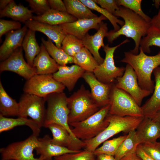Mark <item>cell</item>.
<instances>
[{
	"label": "cell",
	"mask_w": 160,
	"mask_h": 160,
	"mask_svg": "<svg viewBox=\"0 0 160 160\" xmlns=\"http://www.w3.org/2000/svg\"><path fill=\"white\" fill-rule=\"evenodd\" d=\"M114 15L122 18L124 24L117 31L111 30L108 32L106 37L108 42L112 43L121 35L130 38L134 41L135 47L130 51L134 54L137 55L142 37L146 35L151 26L150 23L130 9L122 6L119 7Z\"/></svg>",
	"instance_id": "1"
},
{
	"label": "cell",
	"mask_w": 160,
	"mask_h": 160,
	"mask_svg": "<svg viewBox=\"0 0 160 160\" xmlns=\"http://www.w3.org/2000/svg\"><path fill=\"white\" fill-rule=\"evenodd\" d=\"M135 55L130 51L124 52V57L120 61L130 65L135 71L139 86L142 89L153 92L155 84L151 78L154 70L160 65V52L157 55L149 56L141 49Z\"/></svg>",
	"instance_id": "2"
},
{
	"label": "cell",
	"mask_w": 160,
	"mask_h": 160,
	"mask_svg": "<svg viewBox=\"0 0 160 160\" xmlns=\"http://www.w3.org/2000/svg\"><path fill=\"white\" fill-rule=\"evenodd\" d=\"M144 117L120 116L109 113L106 118L108 126L95 137L84 141L86 143L84 150L93 152L100 144L116 134L121 132L128 134L136 130Z\"/></svg>",
	"instance_id": "3"
},
{
	"label": "cell",
	"mask_w": 160,
	"mask_h": 160,
	"mask_svg": "<svg viewBox=\"0 0 160 160\" xmlns=\"http://www.w3.org/2000/svg\"><path fill=\"white\" fill-rule=\"evenodd\" d=\"M67 98L63 92L50 94L44 98L47 103L44 127L51 123H56L65 128L77 143L84 147V142L76 138L73 133L68 122L69 111Z\"/></svg>",
	"instance_id": "4"
},
{
	"label": "cell",
	"mask_w": 160,
	"mask_h": 160,
	"mask_svg": "<svg viewBox=\"0 0 160 160\" xmlns=\"http://www.w3.org/2000/svg\"><path fill=\"white\" fill-rule=\"evenodd\" d=\"M67 103L69 111V124L85 120L101 108L91 92L86 89L83 84L68 97Z\"/></svg>",
	"instance_id": "5"
},
{
	"label": "cell",
	"mask_w": 160,
	"mask_h": 160,
	"mask_svg": "<svg viewBox=\"0 0 160 160\" xmlns=\"http://www.w3.org/2000/svg\"><path fill=\"white\" fill-rule=\"evenodd\" d=\"M110 107V104H108L85 120L70 124V126L73 127L71 130L73 135L83 141L97 136L108 125L106 118L109 113Z\"/></svg>",
	"instance_id": "6"
},
{
	"label": "cell",
	"mask_w": 160,
	"mask_h": 160,
	"mask_svg": "<svg viewBox=\"0 0 160 160\" xmlns=\"http://www.w3.org/2000/svg\"><path fill=\"white\" fill-rule=\"evenodd\" d=\"M109 114L120 116L144 117L141 107L133 98L123 90L114 85L110 97Z\"/></svg>",
	"instance_id": "7"
},
{
	"label": "cell",
	"mask_w": 160,
	"mask_h": 160,
	"mask_svg": "<svg viewBox=\"0 0 160 160\" xmlns=\"http://www.w3.org/2000/svg\"><path fill=\"white\" fill-rule=\"evenodd\" d=\"M129 41L126 39L118 45L110 47L108 44L103 47L105 57L103 62L95 69L93 73L101 82L108 84L115 83L116 79L122 76L125 71V67L116 66L114 59L115 50L121 45Z\"/></svg>",
	"instance_id": "8"
},
{
	"label": "cell",
	"mask_w": 160,
	"mask_h": 160,
	"mask_svg": "<svg viewBox=\"0 0 160 160\" xmlns=\"http://www.w3.org/2000/svg\"><path fill=\"white\" fill-rule=\"evenodd\" d=\"M39 144L38 136L32 134L24 140L1 148V160H39L35 157L33 152Z\"/></svg>",
	"instance_id": "9"
},
{
	"label": "cell",
	"mask_w": 160,
	"mask_h": 160,
	"mask_svg": "<svg viewBox=\"0 0 160 160\" xmlns=\"http://www.w3.org/2000/svg\"><path fill=\"white\" fill-rule=\"evenodd\" d=\"M65 88L52 74H36L26 80L23 90L24 92L44 98L53 93L63 92Z\"/></svg>",
	"instance_id": "10"
},
{
	"label": "cell",
	"mask_w": 160,
	"mask_h": 160,
	"mask_svg": "<svg viewBox=\"0 0 160 160\" xmlns=\"http://www.w3.org/2000/svg\"><path fill=\"white\" fill-rule=\"evenodd\" d=\"M46 102L44 98L24 92L18 102V117H29L41 128L44 127L46 111L45 106Z\"/></svg>",
	"instance_id": "11"
},
{
	"label": "cell",
	"mask_w": 160,
	"mask_h": 160,
	"mask_svg": "<svg viewBox=\"0 0 160 160\" xmlns=\"http://www.w3.org/2000/svg\"><path fill=\"white\" fill-rule=\"evenodd\" d=\"M115 85L129 94L140 106L144 98L151 94L149 91L143 89L139 86L137 74L132 67L128 64L125 67L123 75L116 79Z\"/></svg>",
	"instance_id": "12"
},
{
	"label": "cell",
	"mask_w": 160,
	"mask_h": 160,
	"mask_svg": "<svg viewBox=\"0 0 160 160\" xmlns=\"http://www.w3.org/2000/svg\"><path fill=\"white\" fill-rule=\"evenodd\" d=\"M14 72L27 80L36 74V69L30 66L24 60L22 47L15 50L0 64V72Z\"/></svg>",
	"instance_id": "13"
},
{
	"label": "cell",
	"mask_w": 160,
	"mask_h": 160,
	"mask_svg": "<svg viewBox=\"0 0 160 160\" xmlns=\"http://www.w3.org/2000/svg\"><path fill=\"white\" fill-rule=\"evenodd\" d=\"M82 78L91 89L93 97L101 108L110 104V97L115 83L108 84L99 81L93 72L85 71Z\"/></svg>",
	"instance_id": "14"
},
{
	"label": "cell",
	"mask_w": 160,
	"mask_h": 160,
	"mask_svg": "<svg viewBox=\"0 0 160 160\" xmlns=\"http://www.w3.org/2000/svg\"><path fill=\"white\" fill-rule=\"evenodd\" d=\"M103 15L99 17L87 19H79L74 22L60 25L66 34L73 35L82 40L88 31L91 29H99L101 23L107 20Z\"/></svg>",
	"instance_id": "15"
},
{
	"label": "cell",
	"mask_w": 160,
	"mask_h": 160,
	"mask_svg": "<svg viewBox=\"0 0 160 160\" xmlns=\"http://www.w3.org/2000/svg\"><path fill=\"white\" fill-rule=\"evenodd\" d=\"M107 23L102 21L97 32L93 35L87 33L82 40L84 47L91 52L99 65L103 62L104 59L100 55L99 50L101 47L105 46L104 39L106 37L108 33Z\"/></svg>",
	"instance_id": "16"
},
{
	"label": "cell",
	"mask_w": 160,
	"mask_h": 160,
	"mask_svg": "<svg viewBox=\"0 0 160 160\" xmlns=\"http://www.w3.org/2000/svg\"><path fill=\"white\" fill-rule=\"evenodd\" d=\"M136 129L140 144L155 142L160 137V122L152 118L144 117Z\"/></svg>",
	"instance_id": "17"
},
{
	"label": "cell",
	"mask_w": 160,
	"mask_h": 160,
	"mask_svg": "<svg viewBox=\"0 0 160 160\" xmlns=\"http://www.w3.org/2000/svg\"><path fill=\"white\" fill-rule=\"evenodd\" d=\"M51 139L48 135L39 138V145L35 149L37 154L40 155L38 158L39 160H52L53 157L67 153H76L81 150H72L67 147L54 144L51 142Z\"/></svg>",
	"instance_id": "18"
},
{
	"label": "cell",
	"mask_w": 160,
	"mask_h": 160,
	"mask_svg": "<svg viewBox=\"0 0 160 160\" xmlns=\"http://www.w3.org/2000/svg\"><path fill=\"white\" fill-rule=\"evenodd\" d=\"M25 24L29 29L43 33L53 41L57 47L61 48L62 42L67 34L60 25H52L33 19L26 21Z\"/></svg>",
	"instance_id": "19"
},
{
	"label": "cell",
	"mask_w": 160,
	"mask_h": 160,
	"mask_svg": "<svg viewBox=\"0 0 160 160\" xmlns=\"http://www.w3.org/2000/svg\"><path fill=\"white\" fill-rule=\"evenodd\" d=\"M27 31V27L25 25L19 29L7 33L0 47L1 61H2L7 59L15 50L22 47Z\"/></svg>",
	"instance_id": "20"
},
{
	"label": "cell",
	"mask_w": 160,
	"mask_h": 160,
	"mask_svg": "<svg viewBox=\"0 0 160 160\" xmlns=\"http://www.w3.org/2000/svg\"><path fill=\"white\" fill-rule=\"evenodd\" d=\"M85 72L75 64L70 66H60L58 70L53 74V76L56 80L64 85L69 92H71Z\"/></svg>",
	"instance_id": "21"
},
{
	"label": "cell",
	"mask_w": 160,
	"mask_h": 160,
	"mask_svg": "<svg viewBox=\"0 0 160 160\" xmlns=\"http://www.w3.org/2000/svg\"><path fill=\"white\" fill-rule=\"evenodd\" d=\"M44 127L51 131L52 135L51 142L52 143L74 151H80L83 148L74 141L68 131L62 126L53 123Z\"/></svg>",
	"instance_id": "22"
},
{
	"label": "cell",
	"mask_w": 160,
	"mask_h": 160,
	"mask_svg": "<svg viewBox=\"0 0 160 160\" xmlns=\"http://www.w3.org/2000/svg\"><path fill=\"white\" fill-rule=\"evenodd\" d=\"M155 77V87L153 95L141 107L144 117L152 118L160 111V67L153 72Z\"/></svg>",
	"instance_id": "23"
},
{
	"label": "cell",
	"mask_w": 160,
	"mask_h": 160,
	"mask_svg": "<svg viewBox=\"0 0 160 160\" xmlns=\"http://www.w3.org/2000/svg\"><path fill=\"white\" fill-rule=\"evenodd\" d=\"M41 50L35 58L33 67L36 70L37 74H53L58 70L60 65L51 57L42 43Z\"/></svg>",
	"instance_id": "24"
},
{
	"label": "cell",
	"mask_w": 160,
	"mask_h": 160,
	"mask_svg": "<svg viewBox=\"0 0 160 160\" xmlns=\"http://www.w3.org/2000/svg\"><path fill=\"white\" fill-rule=\"evenodd\" d=\"M33 12L21 4H17L13 0L4 9L0 10V17H7L14 21L25 23L33 18Z\"/></svg>",
	"instance_id": "25"
},
{
	"label": "cell",
	"mask_w": 160,
	"mask_h": 160,
	"mask_svg": "<svg viewBox=\"0 0 160 160\" xmlns=\"http://www.w3.org/2000/svg\"><path fill=\"white\" fill-rule=\"evenodd\" d=\"M23 125L28 126L32 131V134L38 137L41 128L32 119L18 117L17 118H9L0 115V132L11 129L15 127Z\"/></svg>",
	"instance_id": "26"
},
{
	"label": "cell",
	"mask_w": 160,
	"mask_h": 160,
	"mask_svg": "<svg viewBox=\"0 0 160 160\" xmlns=\"http://www.w3.org/2000/svg\"><path fill=\"white\" fill-rule=\"evenodd\" d=\"M32 19L52 25H59L72 22L78 20L67 12L58 11L51 9L42 15L33 16Z\"/></svg>",
	"instance_id": "27"
},
{
	"label": "cell",
	"mask_w": 160,
	"mask_h": 160,
	"mask_svg": "<svg viewBox=\"0 0 160 160\" xmlns=\"http://www.w3.org/2000/svg\"><path fill=\"white\" fill-rule=\"evenodd\" d=\"M35 32L28 29L23 39L22 47L24 51L27 62L33 67L34 60L41 50L36 41Z\"/></svg>",
	"instance_id": "28"
},
{
	"label": "cell",
	"mask_w": 160,
	"mask_h": 160,
	"mask_svg": "<svg viewBox=\"0 0 160 160\" xmlns=\"http://www.w3.org/2000/svg\"><path fill=\"white\" fill-rule=\"evenodd\" d=\"M19 105L5 90L0 81V115L4 116H18Z\"/></svg>",
	"instance_id": "29"
},
{
	"label": "cell",
	"mask_w": 160,
	"mask_h": 160,
	"mask_svg": "<svg viewBox=\"0 0 160 160\" xmlns=\"http://www.w3.org/2000/svg\"><path fill=\"white\" fill-rule=\"evenodd\" d=\"M67 12L79 19H87L98 17L80 0H63Z\"/></svg>",
	"instance_id": "30"
},
{
	"label": "cell",
	"mask_w": 160,
	"mask_h": 160,
	"mask_svg": "<svg viewBox=\"0 0 160 160\" xmlns=\"http://www.w3.org/2000/svg\"><path fill=\"white\" fill-rule=\"evenodd\" d=\"M140 144L137 137L135 130L130 131L120 144L114 156L117 160L124 157L136 153L138 146Z\"/></svg>",
	"instance_id": "31"
},
{
	"label": "cell",
	"mask_w": 160,
	"mask_h": 160,
	"mask_svg": "<svg viewBox=\"0 0 160 160\" xmlns=\"http://www.w3.org/2000/svg\"><path fill=\"white\" fill-rule=\"evenodd\" d=\"M41 41L50 55L60 66L73 63V57L67 54L61 48L55 45L50 39L48 38L46 40L42 38Z\"/></svg>",
	"instance_id": "32"
},
{
	"label": "cell",
	"mask_w": 160,
	"mask_h": 160,
	"mask_svg": "<svg viewBox=\"0 0 160 160\" xmlns=\"http://www.w3.org/2000/svg\"><path fill=\"white\" fill-rule=\"evenodd\" d=\"M73 57V63L85 71L93 72L99 65L89 51L84 47Z\"/></svg>",
	"instance_id": "33"
},
{
	"label": "cell",
	"mask_w": 160,
	"mask_h": 160,
	"mask_svg": "<svg viewBox=\"0 0 160 160\" xmlns=\"http://www.w3.org/2000/svg\"><path fill=\"white\" fill-rule=\"evenodd\" d=\"M153 46L160 47V30L151 26L146 35L141 39L139 49H141L145 53H150V47Z\"/></svg>",
	"instance_id": "34"
},
{
	"label": "cell",
	"mask_w": 160,
	"mask_h": 160,
	"mask_svg": "<svg viewBox=\"0 0 160 160\" xmlns=\"http://www.w3.org/2000/svg\"><path fill=\"white\" fill-rule=\"evenodd\" d=\"M80 1L91 10H95L105 17L109 20L113 25L114 28L113 30L114 31H117L120 28H121L118 24L121 26L124 25V21L118 19L117 17L99 6L93 0H80Z\"/></svg>",
	"instance_id": "35"
},
{
	"label": "cell",
	"mask_w": 160,
	"mask_h": 160,
	"mask_svg": "<svg viewBox=\"0 0 160 160\" xmlns=\"http://www.w3.org/2000/svg\"><path fill=\"white\" fill-rule=\"evenodd\" d=\"M84 47L82 40L70 34H67L62 43L61 48L72 57Z\"/></svg>",
	"instance_id": "36"
},
{
	"label": "cell",
	"mask_w": 160,
	"mask_h": 160,
	"mask_svg": "<svg viewBox=\"0 0 160 160\" xmlns=\"http://www.w3.org/2000/svg\"><path fill=\"white\" fill-rule=\"evenodd\" d=\"M127 135L121 136L111 140L104 141L102 145L97 148L93 153L95 156L105 154L114 156L119 146L124 140Z\"/></svg>",
	"instance_id": "37"
},
{
	"label": "cell",
	"mask_w": 160,
	"mask_h": 160,
	"mask_svg": "<svg viewBox=\"0 0 160 160\" xmlns=\"http://www.w3.org/2000/svg\"><path fill=\"white\" fill-rule=\"evenodd\" d=\"M141 0H116L119 7L122 6L128 8L138 15L147 22L150 23L151 18L145 14L141 7Z\"/></svg>",
	"instance_id": "38"
},
{
	"label": "cell",
	"mask_w": 160,
	"mask_h": 160,
	"mask_svg": "<svg viewBox=\"0 0 160 160\" xmlns=\"http://www.w3.org/2000/svg\"><path fill=\"white\" fill-rule=\"evenodd\" d=\"M93 152L85 150L74 153H66L54 157L57 160H95Z\"/></svg>",
	"instance_id": "39"
},
{
	"label": "cell",
	"mask_w": 160,
	"mask_h": 160,
	"mask_svg": "<svg viewBox=\"0 0 160 160\" xmlns=\"http://www.w3.org/2000/svg\"><path fill=\"white\" fill-rule=\"evenodd\" d=\"M31 10L37 15H43L50 9L47 0H26Z\"/></svg>",
	"instance_id": "40"
},
{
	"label": "cell",
	"mask_w": 160,
	"mask_h": 160,
	"mask_svg": "<svg viewBox=\"0 0 160 160\" xmlns=\"http://www.w3.org/2000/svg\"><path fill=\"white\" fill-rule=\"evenodd\" d=\"M144 151L154 160H160V142L156 141L141 144Z\"/></svg>",
	"instance_id": "41"
},
{
	"label": "cell",
	"mask_w": 160,
	"mask_h": 160,
	"mask_svg": "<svg viewBox=\"0 0 160 160\" xmlns=\"http://www.w3.org/2000/svg\"><path fill=\"white\" fill-rule=\"evenodd\" d=\"M21 28L20 22L14 20H0V38L6 33Z\"/></svg>",
	"instance_id": "42"
},
{
	"label": "cell",
	"mask_w": 160,
	"mask_h": 160,
	"mask_svg": "<svg viewBox=\"0 0 160 160\" xmlns=\"http://www.w3.org/2000/svg\"><path fill=\"white\" fill-rule=\"evenodd\" d=\"M97 5L109 12L114 15L118 8L116 0H93Z\"/></svg>",
	"instance_id": "43"
},
{
	"label": "cell",
	"mask_w": 160,
	"mask_h": 160,
	"mask_svg": "<svg viewBox=\"0 0 160 160\" xmlns=\"http://www.w3.org/2000/svg\"><path fill=\"white\" fill-rule=\"evenodd\" d=\"M50 9L56 11L67 12L65 4L61 0H47Z\"/></svg>",
	"instance_id": "44"
},
{
	"label": "cell",
	"mask_w": 160,
	"mask_h": 160,
	"mask_svg": "<svg viewBox=\"0 0 160 160\" xmlns=\"http://www.w3.org/2000/svg\"><path fill=\"white\" fill-rule=\"evenodd\" d=\"M136 153L143 160H154L149 156L143 150L141 144H139L137 148Z\"/></svg>",
	"instance_id": "45"
},
{
	"label": "cell",
	"mask_w": 160,
	"mask_h": 160,
	"mask_svg": "<svg viewBox=\"0 0 160 160\" xmlns=\"http://www.w3.org/2000/svg\"><path fill=\"white\" fill-rule=\"evenodd\" d=\"M150 23L151 26L154 27L160 30V8L157 14L151 18Z\"/></svg>",
	"instance_id": "46"
},
{
	"label": "cell",
	"mask_w": 160,
	"mask_h": 160,
	"mask_svg": "<svg viewBox=\"0 0 160 160\" xmlns=\"http://www.w3.org/2000/svg\"><path fill=\"white\" fill-rule=\"evenodd\" d=\"M95 160H117L113 156L105 154H101L97 156Z\"/></svg>",
	"instance_id": "47"
},
{
	"label": "cell",
	"mask_w": 160,
	"mask_h": 160,
	"mask_svg": "<svg viewBox=\"0 0 160 160\" xmlns=\"http://www.w3.org/2000/svg\"><path fill=\"white\" fill-rule=\"evenodd\" d=\"M120 160H143L139 157L136 153H134L127 156L121 159Z\"/></svg>",
	"instance_id": "48"
},
{
	"label": "cell",
	"mask_w": 160,
	"mask_h": 160,
	"mask_svg": "<svg viewBox=\"0 0 160 160\" xmlns=\"http://www.w3.org/2000/svg\"><path fill=\"white\" fill-rule=\"evenodd\" d=\"M12 0H0V10L5 8L11 1Z\"/></svg>",
	"instance_id": "49"
},
{
	"label": "cell",
	"mask_w": 160,
	"mask_h": 160,
	"mask_svg": "<svg viewBox=\"0 0 160 160\" xmlns=\"http://www.w3.org/2000/svg\"><path fill=\"white\" fill-rule=\"evenodd\" d=\"M151 118L154 119L160 122V111L158 112L153 117Z\"/></svg>",
	"instance_id": "50"
},
{
	"label": "cell",
	"mask_w": 160,
	"mask_h": 160,
	"mask_svg": "<svg viewBox=\"0 0 160 160\" xmlns=\"http://www.w3.org/2000/svg\"><path fill=\"white\" fill-rule=\"evenodd\" d=\"M154 5L156 9H158L160 5V0H154Z\"/></svg>",
	"instance_id": "51"
},
{
	"label": "cell",
	"mask_w": 160,
	"mask_h": 160,
	"mask_svg": "<svg viewBox=\"0 0 160 160\" xmlns=\"http://www.w3.org/2000/svg\"><path fill=\"white\" fill-rule=\"evenodd\" d=\"M54 160H57V159H54Z\"/></svg>",
	"instance_id": "52"
}]
</instances>
